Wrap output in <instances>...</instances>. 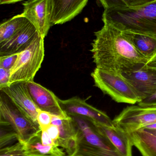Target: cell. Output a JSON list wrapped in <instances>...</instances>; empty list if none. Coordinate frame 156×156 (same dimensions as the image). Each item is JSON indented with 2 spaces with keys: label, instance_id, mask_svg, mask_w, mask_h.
<instances>
[{
  "label": "cell",
  "instance_id": "8992f818",
  "mask_svg": "<svg viewBox=\"0 0 156 156\" xmlns=\"http://www.w3.org/2000/svg\"><path fill=\"white\" fill-rule=\"evenodd\" d=\"M0 120L7 123L18 136V141L28 144L40 136L41 130L3 92L0 94Z\"/></svg>",
  "mask_w": 156,
  "mask_h": 156
},
{
  "label": "cell",
  "instance_id": "9c48e42d",
  "mask_svg": "<svg viewBox=\"0 0 156 156\" xmlns=\"http://www.w3.org/2000/svg\"><path fill=\"white\" fill-rule=\"evenodd\" d=\"M59 102L61 108L69 116H81L92 122L109 127L115 126L113 120L105 112L93 107L79 97H74L65 100L60 99Z\"/></svg>",
  "mask_w": 156,
  "mask_h": 156
},
{
  "label": "cell",
  "instance_id": "d6a6232c",
  "mask_svg": "<svg viewBox=\"0 0 156 156\" xmlns=\"http://www.w3.org/2000/svg\"><path fill=\"white\" fill-rule=\"evenodd\" d=\"M143 129H149V130H156V123L144 127Z\"/></svg>",
  "mask_w": 156,
  "mask_h": 156
},
{
  "label": "cell",
  "instance_id": "484cf974",
  "mask_svg": "<svg viewBox=\"0 0 156 156\" xmlns=\"http://www.w3.org/2000/svg\"><path fill=\"white\" fill-rule=\"evenodd\" d=\"M11 70L0 68V90L9 86Z\"/></svg>",
  "mask_w": 156,
  "mask_h": 156
},
{
  "label": "cell",
  "instance_id": "44dd1931",
  "mask_svg": "<svg viewBox=\"0 0 156 156\" xmlns=\"http://www.w3.org/2000/svg\"><path fill=\"white\" fill-rule=\"evenodd\" d=\"M0 149L15 144L18 141V136L13 128L7 123L0 120Z\"/></svg>",
  "mask_w": 156,
  "mask_h": 156
},
{
  "label": "cell",
  "instance_id": "603a6c76",
  "mask_svg": "<svg viewBox=\"0 0 156 156\" xmlns=\"http://www.w3.org/2000/svg\"><path fill=\"white\" fill-rule=\"evenodd\" d=\"M156 1V0H110L109 6L108 8L117 6L136 7Z\"/></svg>",
  "mask_w": 156,
  "mask_h": 156
},
{
  "label": "cell",
  "instance_id": "8fae6325",
  "mask_svg": "<svg viewBox=\"0 0 156 156\" xmlns=\"http://www.w3.org/2000/svg\"><path fill=\"white\" fill-rule=\"evenodd\" d=\"M0 90L3 92L34 123L39 126L37 121L39 109L32 100L26 83H13Z\"/></svg>",
  "mask_w": 156,
  "mask_h": 156
},
{
  "label": "cell",
  "instance_id": "1f68e13d",
  "mask_svg": "<svg viewBox=\"0 0 156 156\" xmlns=\"http://www.w3.org/2000/svg\"><path fill=\"white\" fill-rule=\"evenodd\" d=\"M99 1H100V3L101 4L104 9L109 7L110 0H99Z\"/></svg>",
  "mask_w": 156,
  "mask_h": 156
},
{
  "label": "cell",
  "instance_id": "9a60e30c",
  "mask_svg": "<svg viewBox=\"0 0 156 156\" xmlns=\"http://www.w3.org/2000/svg\"><path fill=\"white\" fill-rule=\"evenodd\" d=\"M38 34L36 28L29 22L13 37L0 44V56L20 53L28 46Z\"/></svg>",
  "mask_w": 156,
  "mask_h": 156
},
{
  "label": "cell",
  "instance_id": "d4e9b609",
  "mask_svg": "<svg viewBox=\"0 0 156 156\" xmlns=\"http://www.w3.org/2000/svg\"><path fill=\"white\" fill-rule=\"evenodd\" d=\"M18 54L19 53H16L1 56L0 57V68L11 70L17 60Z\"/></svg>",
  "mask_w": 156,
  "mask_h": 156
},
{
  "label": "cell",
  "instance_id": "277c9868",
  "mask_svg": "<svg viewBox=\"0 0 156 156\" xmlns=\"http://www.w3.org/2000/svg\"><path fill=\"white\" fill-rule=\"evenodd\" d=\"M91 76L94 85L116 102L134 105L142 101L137 91L122 74L95 68Z\"/></svg>",
  "mask_w": 156,
  "mask_h": 156
},
{
  "label": "cell",
  "instance_id": "3957f363",
  "mask_svg": "<svg viewBox=\"0 0 156 156\" xmlns=\"http://www.w3.org/2000/svg\"><path fill=\"white\" fill-rule=\"evenodd\" d=\"M78 129L76 150L84 156H122L114 146L101 134L89 120L79 116H70Z\"/></svg>",
  "mask_w": 156,
  "mask_h": 156
},
{
  "label": "cell",
  "instance_id": "836d02e7",
  "mask_svg": "<svg viewBox=\"0 0 156 156\" xmlns=\"http://www.w3.org/2000/svg\"><path fill=\"white\" fill-rule=\"evenodd\" d=\"M84 156L82 155L81 154H79L78 152H77V151L75 152L73 154L71 155L70 156Z\"/></svg>",
  "mask_w": 156,
  "mask_h": 156
},
{
  "label": "cell",
  "instance_id": "4316f807",
  "mask_svg": "<svg viewBox=\"0 0 156 156\" xmlns=\"http://www.w3.org/2000/svg\"><path fill=\"white\" fill-rule=\"evenodd\" d=\"M45 130L56 144L57 141L59 138L60 131L58 127L54 125L51 124Z\"/></svg>",
  "mask_w": 156,
  "mask_h": 156
},
{
  "label": "cell",
  "instance_id": "30bf717a",
  "mask_svg": "<svg viewBox=\"0 0 156 156\" xmlns=\"http://www.w3.org/2000/svg\"><path fill=\"white\" fill-rule=\"evenodd\" d=\"M32 100L39 110L61 117L68 116L61 108L59 99L53 92L33 81L26 83Z\"/></svg>",
  "mask_w": 156,
  "mask_h": 156
},
{
  "label": "cell",
  "instance_id": "7402d4cb",
  "mask_svg": "<svg viewBox=\"0 0 156 156\" xmlns=\"http://www.w3.org/2000/svg\"><path fill=\"white\" fill-rule=\"evenodd\" d=\"M26 144L17 141L9 146L0 149V156H27Z\"/></svg>",
  "mask_w": 156,
  "mask_h": 156
},
{
  "label": "cell",
  "instance_id": "f1b7e54d",
  "mask_svg": "<svg viewBox=\"0 0 156 156\" xmlns=\"http://www.w3.org/2000/svg\"><path fill=\"white\" fill-rule=\"evenodd\" d=\"M139 105H152L156 104V92L154 94L143 100L141 102L138 104Z\"/></svg>",
  "mask_w": 156,
  "mask_h": 156
},
{
  "label": "cell",
  "instance_id": "d6986e66",
  "mask_svg": "<svg viewBox=\"0 0 156 156\" xmlns=\"http://www.w3.org/2000/svg\"><path fill=\"white\" fill-rule=\"evenodd\" d=\"M29 22L20 14L2 23L0 26V44L13 37Z\"/></svg>",
  "mask_w": 156,
  "mask_h": 156
},
{
  "label": "cell",
  "instance_id": "6da1fadb",
  "mask_svg": "<svg viewBox=\"0 0 156 156\" xmlns=\"http://www.w3.org/2000/svg\"><path fill=\"white\" fill-rule=\"evenodd\" d=\"M94 33L91 52L96 68L117 74L131 72L145 66L148 60L111 24L103 22Z\"/></svg>",
  "mask_w": 156,
  "mask_h": 156
},
{
  "label": "cell",
  "instance_id": "ac0fdd59",
  "mask_svg": "<svg viewBox=\"0 0 156 156\" xmlns=\"http://www.w3.org/2000/svg\"><path fill=\"white\" fill-rule=\"evenodd\" d=\"M128 133L142 156H156V136L143 129Z\"/></svg>",
  "mask_w": 156,
  "mask_h": 156
},
{
  "label": "cell",
  "instance_id": "ba28073f",
  "mask_svg": "<svg viewBox=\"0 0 156 156\" xmlns=\"http://www.w3.org/2000/svg\"><path fill=\"white\" fill-rule=\"evenodd\" d=\"M23 5L24 10L21 15L34 25L44 39L52 26L51 0H29Z\"/></svg>",
  "mask_w": 156,
  "mask_h": 156
},
{
  "label": "cell",
  "instance_id": "f546056e",
  "mask_svg": "<svg viewBox=\"0 0 156 156\" xmlns=\"http://www.w3.org/2000/svg\"><path fill=\"white\" fill-rule=\"evenodd\" d=\"M145 66L150 69H156V53L148 60Z\"/></svg>",
  "mask_w": 156,
  "mask_h": 156
},
{
  "label": "cell",
  "instance_id": "52a82bcc",
  "mask_svg": "<svg viewBox=\"0 0 156 156\" xmlns=\"http://www.w3.org/2000/svg\"><path fill=\"white\" fill-rule=\"evenodd\" d=\"M113 122L128 133L156 123V104L128 106L114 118Z\"/></svg>",
  "mask_w": 156,
  "mask_h": 156
},
{
  "label": "cell",
  "instance_id": "ffe728a7",
  "mask_svg": "<svg viewBox=\"0 0 156 156\" xmlns=\"http://www.w3.org/2000/svg\"><path fill=\"white\" fill-rule=\"evenodd\" d=\"M27 156H67L57 145H44L41 141V136L26 144Z\"/></svg>",
  "mask_w": 156,
  "mask_h": 156
},
{
  "label": "cell",
  "instance_id": "4dcf8cb0",
  "mask_svg": "<svg viewBox=\"0 0 156 156\" xmlns=\"http://www.w3.org/2000/svg\"><path fill=\"white\" fill-rule=\"evenodd\" d=\"M23 1H24V0H0V4H11L15 3L17 2H20Z\"/></svg>",
  "mask_w": 156,
  "mask_h": 156
},
{
  "label": "cell",
  "instance_id": "2e32d148",
  "mask_svg": "<svg viewBox=\"0 0 156 156\" xmlns=\"http://www.w3.org/2000/svg\"><path fill=\"white\" fill-rule=\"evenodd\" d=\"M92 123L98 132L111 142L122 156H132V148L133 145L128 133L116 126L109 127Z\"/></svg>",
  "mask_w": 156,
  "mask_h": 156
},
{
  "label": "cell",
  "instance_id": "7c38bea8",
  "mask_svg": "<svg viewBox=\"0 0 156 156\" xmlns=\"http://www.w3.org/2000/svg\"><path fill=\"white\" fill-rule=\"evenodd\" d=\"M122 75L132 84L142 101L156 92V69L147 68L144 66Z\"/></svg>",
  "mask_w": 156,
  "mask_h": 156
},
{
  "label": "cell",
  "instance_id": "5bb4252c",
  "mask_svg": "<svg viewBox=\"0 0 156 156\" xmlns=\"http://www.w3.org/2000/svg\"><path fill=\"white\" fill-rule=\"evenodd\" d=\"M89 0H51V22L62 24L75 18L81 12Z\"/></svg>",
  "mask_w": 156,
  "mask_h": 156
},
{
  "label": "cell",
  "instance_id": "7a4b0ae2",
  "mask_svg": "<svg viewBox=\"0 0 156 156\" xmlns=\"http://www.w3.org/2000/svg\"><path fill=\"white\" fill-rule=\"evenodd\" d=\"M102 21L122 31L156 34V1L141 6L104 9Z\"/></svg>",
  "mask_w": 156,
  "mask_h": 156
},
{
  "label": "cell",
  "instance_id": "e0dca14e",
  "mask_svg": "<svg viewBox=\"0 0 156 156\" xmlns=\"http://www.w3.org/2000/svg\"><path fill=\"white\" fill-rule=\"evenodd\" d=\"M125 36L147 60L156 53V34L125 30Z\"/></svg>",
  "mask_w": 156,
  "mask_h": 156
},
{
  "label": "cell",
  "instance_id": "4fadbf2b",
  "mask_svg": "<svg viewBox=\"0 0 156 156\" xmlns=\"http://www.w3.org/2000/svg\"><path fill=\"white\" fill-rule=\"evenodd\" d=\"M51 124L59 129V138L56 144L65 149L67 156L73 154L78 147V129L72 118L53 115Z\"/></svg>",
  "mask_w": 156,
  "mask_h": 156
},
{
  "label": "cell",
  "instance_id": "83f0119b",
  "mask_svg": "<svg viewBox=\"0 0 156 156\" xmlns=\"http://www.w3.org/2000/svg\"><path fill=\"white\" fill-rule=\"evenodd\" d=\"M41 141L44 145H55V142L50 137L46 130H42L41 134Z\"/></svg>",
  "mask_w": 156,
  "mask_h": 156
},
{
  "label": "cell",
  "instance_id": "cb8c5ba5",
  "mask_svg": "<svg viewBox=\"0 0 156 156\" xmlns=\"http://www.w3.org/2000/svg\"><path fill=\"white\" fill-rule=\"evenodd\" d=\"M53 115L49 113L39 110L37 116V121L41 131L45 130L52 123Z\"/></svg>",
  "mask_w": 156,
  "mask_h": 156
},
{
  "label": "cell",
  "instance_id": "5b68a950",
  "mask_svg": "<svg viewBox=\"0 0 156 156\" xmlns=\"http://www.w3.org/2000/svg\"><path fill=\"white\" fill-rule=\"evenodd\" d=\"M45 57L44 39L38 34L25 49L19 53L10 72L9 86L18 83L33 81Z\"/></svg>",
  "mask_w": 156,
  "mask_h": 156
}]
</instances>
